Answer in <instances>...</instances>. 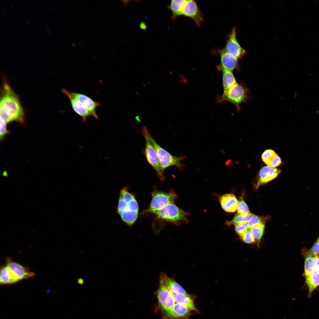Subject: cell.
Here are the masks:
<instances>
[{"instance_id": "6da1fadb", "label": "cell", "mask_w": 319, "mask_h": 319, "mask_svg": "<svg viewBox=\"0 0 319 319\" xmlns=\"http://www.w3.org/2000/svg\"><path fill=\"white\" fill-rule=\"evenodd\" d=\"M0 103V118L7 124L13 121L25 123V114L19 98L7 81L3 80Z\"/></svg>"}, {"instance_id": "7a4b0ae2", "label": "cell", "mask_w": 319, "mask_h": 319, "mask_svg": "<svg viewBox=\"0 0 319 319\" xmlns=\"http://www.w3.org/2000/svg\"><path fill=\"white\" fill-rule=\"evenodd\" d=\"M141 130L146 133L154 148L160 166L164 171L171 166H176L180 168L181 166L180 161L183 158L172 155L160 146L152 138L146 126H143Z\"/></svg>"}, {"instance_id": "3957f363", "label": "cell", "mask_w": 319, "mask_h": 319, "mask_svg": "<svg viewBox=\"0 0 319 319\" xmlns=\"http://www.w3.org/2000/svg\"><path fill=\"white\" fill-rule=\"evenodd\" d=\"M249 92L243 85L236 83L227 92H223L218 100L219 102H230L236 107L237 111L240 109V105L248 99Z\"/></svg>"}, {"instance_id": "277c9868", "label": "cell", "mask_w": 319, "mask_h": 319, "mask_svg": "<svg viewBox=\"0 0 319 319\" xmlns=\"http://www.w3.org/2000/svg\"><path fill=\"white\" fill-rule=\"evenodd\" d=\"M151 213L154 214L160 219L172 222L186 221L187 220V214L174 203L167 205Z\"/></svg>"}, {"instance_id": "5b68a950", "label": "cell", "mask_w": 319, "mask_h": 319, "mask_svg": "<svg viewBox=\"0 0 319 319\" xmlns=\"http://www.w3.org/2000/svg\"><path fill=\"white\" fill-rule=\"evenodd\" d=\"M152 199L149 207L147 210L151 213L159 210L169 204L174 203L177 196L173 191L165 192L157 190L152 193Z\"/></svg>"}, {"instance_id": "8992f818", "label": "cell", "mask_w": 319, "mask_h": 319, "mask_svg": "<svg viewBox=\"0 0 319 319\" xmlns=\"http://www.w3.org/2000/svg\"><path fill=\"white\" fill-rule=\"evenodd\" d=\"M141 133L145 139V147L144 153L147 160L156 171L158 177L161 180H163L165 178L164 171L160 166L155 148L145 132L141 130Z\"/></svg>"}, {"instance_id": "52a82bcc", "label": "cell", "mask_w": 319, "mask_h": 319, "mask_svg": "<svg viewBox=\"0 0 319 319\" xmlns=\"http://www.w3.org/2000/svg\"><path fill=\"white\" fill-rule=\"evenodd\" d=\"M156 294L161 308L169 317L175 303L174 295L166 286L160 283Z\"/></svg>"}, {"instance_id": "ba28073f", "label": "cell", "mask_w": 319, "mask_h": 319, "mask_svg": "<svg viewBox=\"0 0 319 319\" xmlns=\"http://www.w3.org/2000/svg\"><path fill=\"white\" fill-rule=\"evenodd\" d=\"M236 34V28L234 27L228 35L224 50L238 59L244 56L245 54L246 51L238 42Z\"/></svg>"}, {"instance_id": "9c48e42d", "label": "cell", "mask_w": 319, "mask_h": 319, "mask_svg": "<svg viewBox=\"0 0 319 319\" xmlns=\"http://www.w3.org/2000/svg\"><path fill=\"white\" fill-rule=\"evenodd\" d=\"M69 94L80 103L91 113L92 116L96 119L98 117L96 113L97 108L100 106L99 102L95 101L87 96L74 92H70Z\"/></svg>"}, {"instance_id": "30bf717a", "label": "cell", "mask_w": 319, "mask_h": 319, "mask_svg": "<svg viewBox=\"0 0 319 319\" xmlns=\"http://www.w3.org/2000/svg\"><path fill=\"white\" fill-rule=\"evenodd\" d=\"M183 15L191 18L198 26L203 21L201 12L194 0H186L183 10Z\"/></svg>"}, {"instance_id": "8fae6325", "label": "cell", "mask_w": 319, "mask_h": 319, "mask_svg": "<svg viewBox=\"0 0 319 319\" xmlns=\"http://www.w3.org/2000/svg\"><path fill=\"white\" fill-rule=\"evenodd\" d=\"M281 172L277 168L268 166L262 167L259 171L258 176V181L255 185L257 189L260 186L265 184L276 178Z\"/></svg>"}, {"instance_id": "7c38bea8", "label": "cell", "mask_w": 319, "mask_h": 319, "mask_svg": "<svg viewBox=\"0 0 319 319\" xmlns=\"http://www.w3.org/2000/svg\"><path fill=\"white\" fill-rule=\"evenodd\" d=\"M6 266L19 281L32 277L35 274L20 264L7 259Z\"/></svg>"}, {"instance_id": "4fadbf2b", "label": "cell", "mask_w": 319, "mask_h": 319, "mask_svg": "<svg viewBox=\"0 0 319 319\" xmlns=\"http://www.w3.org/2000/svg\"><path fill=\"white\" fill-rule=\"evenodd\" d=\"M160 283L166 286L173 295L178 294H188L173 279L166 274L161 272L160 275Z\"/></svg>"}, {"instance_id": "5bb4252c", "label": "cell", "mask_w": 319, "mask_h": 319, "mask_svg": "<svg viewBox=\"0 0 319 319\" xmlns=\"http://www.w3.org/2000/svg\"><path fill=\"white\" fill-rule=\"evenodd\" d=\"M219 199L222 208L225 211L233 213L237 210L238 201L233 194L227 193L220 196Z\"/></svg>"}, {"instance_id": "9a60e30c", "label": "cell", "mask_w": 319, "mask_h": 319, "mask_svg": "<svg viewBox=\"0 0 319 319\" xmlns=\"http://www.w3.org/2000/svg\"><path fill=\"white\" fill-rule=\"evenodd\" d=\"M61 91L63 93L68 97L73 110L81 117L83 122H86L88 117L92 116L90 112L70 95L68 91L64 89H62Z\"/></svg>"}, {"instance_id": "2e32d148", "label": "cell", "mask_w": 319, "mask_h": 319, "mask_svg": "<svg viewBox=\"0 0 319 319\" xmlns=\"http://www.w3.org/2000/svg\"><path fill=\"white\" fill-rule=\"evenodd\" d=\"M221 68L232 71L237 66V59L231 55L224 50L220 52Z\"/></svg>"}, {"instance_id": "e0dca14e", "label": "cell", "mask_w": 319, "mask_h": 319, "mask_svg": "<svg viewBox=\"0 0 319 319\" xmlns=\"http://www.w3.org/2000/svg\"><path fill=\"white\" fill-rule=\"evenodd\" d=\"M191 310L183 305L175 303L169 317L187 319L190 314Z\"/></svg>"}, {"instance_id": "ac0fdd59", "label": "cell", "mask_w": 319, "mask_h": 319, "mask_svg": "<svg viewBox=\"0 0 319 319\" xmlns=\"http://www.w3.org/2000/svg\"><path fill=\"white\" fill-rule=\"evenodd\" d=\"M19 280L6 266L1 268L0 273V283L9 284L16 283Z\"/></svg>"}, {"instance_id": "d6986e66", "label": "cell", "mask_w": 319, "mask_h": 319, "mask_svg": "<svg viewBox=\"0 0 319 319\" xmlns=\"http://www.w3.org/2000/svg\"><path fill=\"white\" fill-rule=\"evenodd\" d=\"M222 71L223 92L228 90L237 82L232 71L221 68Z\"/></svg>"}, {"instance_id": "ffe728a7", "label": "cell", "mask_w": 319, "mask_h": 319, "mask_svg": "<svg viewBox=\"0 0 319 319\" xmlns=\"http://www.w3.org/2000/svg\"><path fill=\"white\" fill-rule=\"evenodd\" d=\"M305 278L308 289V297L310 298L314 290L319 285V270H315L311 275Z\"/></svg>"}, {"instance_id": "44dd1931", "label": "cell", "mask_w": 319, "mask_h": 319, "mask_svg": "<svg viewBox=\"0 0 319 319\" xmlns=\"http://www.w3.org/2000/svg\"><path fill=\"white\" fill-rule=\"evenodd\" d=\"M175 303L183 305L191 310L197 311L193 300L189 294H178L174 295Z\"/></svg>"}, {"instance_id": "7402d4cb", "label": "cell", "mask_w": 319, "mask_h": 319, "mask_svg": "<svg viewBox=\"0 0 319 319\" xmlns=\"http://www.w3.org/2000/svg\"><path fill=\"white\" fill-rule=\"evenodd\" d=\"M185 0H172L168 6L172 13V19L183 15V10Z\"/></svg>"}, {"instance_id": "603a6c76", "label": "cell", "mask_w": 319, "mask_h": 319, "mask_svg": "<svg viewBox=\"0 0 319 319\" xmlns=\"http://www.w3.org/2000/svg\"><path fill=\"white\" fill-rule=\"evenodd\" d=\"M254 215L250 212L245 215H242L239 213L236 214L233 218L230 221H227L225 224L228 226L238 224L247 223Z\"/></svg>"}, {"instance_id": "cb8c5ba5", "label": "cell", "mask_w": 319, "mask_h": 319, "mask_svg": "<svg viewBox=\"0 0 319 319\" xmlns=\"http://www.w3.org/2000/svg\"><path fill=\"white\" fill-rule=\"evenodd\" d=\"M122 219L129 225L132 224L136 220L138 212L126 210L123 211L120 215Z\"/></svg>"}, {"instance_id": "d4e9b609", "label": "cell", "mask_w": 319, "mask_h": 319, "mask_svg": "<svg viewBox=\"0 0 319 319\" xmlns=\"http://www.w3.org/2000/svg\"><path fill=\"white\" fill-rule=\"evenodd\" d=\"M265 222L261 223L252 228L251 232L255 242L259 243L261 238L264 230Z\"/></svg>"}, {"instance_id": "484cf974", "label": "cell", "mask_w": 319, "mask_h": 319, "mask_svg": "<svg viewBox=\"0 0 319 319\" xmlns=\"http://www.w3.org/2000/svg\"><path fill=\"white\" fill-rule=\"evenodd\" d=\"M315 271L313 264V258L307 256L305 262L304 274L305 277L311 275Z\"/></svg>"}, {"instance_id": "4316f807", "label": "cell", "mask_w": 319, "mask_h": 319, "mask_svg": "<svg viewBox=\"0 0 319 319\" xmlns=\"http://www.w3.org/2000/svg\"><path fill=\"white\" fill-rule=\"evenodd\" d=\"M237 210V213L245 215L249 213V208L242 198L240 197L238 201Z\"/></svg>"}, {"instance_id": "83f0119b", "label": "cell", "mask_w": 319, "mask_h": 319, "mask_svg": "<svg viewBox=\"0 0 319 319\" xmlns=\"http://www.w3.org/2000/svg\"><path fill=\"white\" fill-rule=\"evenodd\" d=\"M265 220L263 217L254 215L247 223L248 229H251L258 224L265 222Z\"/></svg>"}, {"instance_id": "f1b7e54d", "label": "cell", "mask_w": 319, "mask_h": 319, "mask_svg": "<svg viewBox=\"0 0 319 319\" xmlns=\"http://www.w3.org/2000/svg\"><path fill=\"white\" fill-rule=\"evenodd\" d=\"M276 154L272 150L268 149L265 151L261 156L263 161L267 164L275 157Z\"/></svg>"}, {"instance_id": "f546056e", "label": "cell", "mask_w": 319, "mask_h": 319, "mask_svg": "<svg viewBox=\"0 0 319 319\" xmlns=\"http://www.w3.org/2000/svg\"><path fill=\"white\" fill-rule=\"evenodd\" d=\"M240 238L243 241L247 243H252L255 242L252 235L250 229H248L245 232L240 236Z\"/></svg>"}, {"instance_id": "4dcf8cb0", "label": "cell", "mask_w": 319, "mask_h": 319, "mask_svg": "<svg viewBox=\"0 0 319 319\" xmlns=\"http://www.w3.org/2000/svg\"><path fill=\"white\" fill-rule=\"evenodd\" d=\"M120 196L127 203L135 198L133 195L128 192L126 188L121 190Z\"/></svg>"}, {"instance_id": "1f68e13d", "label": "cell", "mask_w": 319, "mask_h": 319, "mask_svg": "<svg viewBox=\"0 0 319 319\" xmlns=\"http://www.w3.org/2000/svg\"><path fill=\"white\" fill-rule=\"evenodd\" d=\"M247 223H240L235 225V230L238 235L241 236L248 230V227Z\"/></svg>"}, {"instance_id": "d6a6232c", "label": "cell", "mask_w": 319, "mask_h": 319, "mask_svg": "<svg viewBox=\"0 0 319 319\" xmlns=\"http://www.w3.org/2000/svg\"><path fill=\"white\" fill-rule=\"evenodd\" d=\"M7 124L0 118V139L3 140L5 136L9 133L7 128Z\"/></svg>"}, {"instance_id": "836d02e7", "label": "cell", "mask_w": 319, "mask_h": 319, "mask_svg": "<svg viewBox=\"0 0 319 319\" xmlns=\"http://www.w3.org/2000/svg\"><path fill=\"white\" fill-rule=\"evenodd\" d=\"M306 254L307 256H310L317 255L319 254V242L317 241L312 247L307 251Z\"/></svg>"}, {"instance_id": "e575fe53", "label": "cell", "mask_w": 319, "mask_h": 319, "mask_svg": "<svg viewBox=\"0 0 319 319\" xmlns=\"http://www.w3.org/2000/svg\"><path fill=\"white\" fill-rule=\"evenodd\" d=\"M127 205L128 203L120 196L117 211L118 212L120 215L122 214L123 212L126 209Z\"/></svg>"}, {"instance_id": "d590c367", "label": "cell", "mask_w": 319, "mask_h": 319, "mask_svg": "<svg viewBox=\"0 0 319 319\" xmlns=\"http://www.w3.org/2000/svg\"><path fill=\"white\" fill-rule=\"evenodd\" d=\"M138 205L135 198L128 203L127 206L124 211L131 210L138 212Z\"/></svg>"}, {"instance_id": "8d00e7d4", "label": "cell", "mask_w": 319, "mask_h": 319, "mask_svg": "<svg viewBox=\"0 0 319 319\" xmlns=\"http://www.w3.org/2000/svg\"><path fill=\"white\" fill-rule=\"evenodd\" d=\"M281 163L280 157L276 154L274 158L267 165L268 166L275 168L279 166Z\"/></svg>"}, {"instance_id": "74e56055", "label": "cell", "mask_w": 319, "mask_h": 319, "mask_svg": "<svg viewBox=\"0 0 319 319\" xmlns=\"http://www.w3.org/2000/svg\"><path fill=\"white\" fill-rule=\"evenodd\" d=\"M313 264L315 270H319V257L318 255L313 257Z\"/></svg>"}, {"instance_id": "f35d334b", "label": "cell", "mask_w": 319, "mask_h": 319, "mask_svg": "<svg viewBox=\"0 0 319 319\" xmlns=\"http://www.w3.org/2000/svg\"><path fill=\"white\" fill-rule=\"evenodd\" d=\"M46 31H48V32L49 33H50L51 34V32H50V31H49V30H47V29H46Z\"/></svg>"}, {"instance_id": "ab89813d", "label": "cell", "mask_w": 319, "mask_h": 319, "mask_svg": "<svg viewBox=\"0 0 319 319\" xmlns=\"http://www.w3.org/2000/svg\"><path fill=\"white\" fill-rule=\"evenodd\" d=\"M136 94L137 95H139V94L137 92H136Z\"/></svg>"}, {"instance_id": "60d3db41", "label": "cell", "mask_w": 319, "mask_h": 319, "mask_svg": "<svg viewBox=\"0 0 319 319\" xmlns=\"http://www.w3.org/2000/svg\"><path fill=\"white\" fill-rule=\"evenodd\" d=\"M317 241H318V242H319V237H318V240H317Z\"/></svg>"}, {"instance_id": "b9f144b4", "label": "cell", "mask_w": 319, "mask_h": 319, "mask_svg": "<svg viewBox=\"0 0 319 319\" xmlns=\"http://www.w3.org/2000/svg\"><path fill=\"white\" fill-rule=\"evenodd\" d=\"M27 22H28V23H29V24H30V22L29 21H27Z\"/></svg>"}, {"instance_id": "7bdbcfd3", "label": "cell", "mask_w": 319, "mask_h": 319, "mask_svg": "<svg viewBox=\"0 0 319 319\" xmlns=\"http://www.w3.org/2000/svg\"><path fill=\"white\" fill-rule=\"evenodd\" d=\"M10 6H11V7H12L13 8V6H12V5L11 4H10Z\"/></svg>"}, {"instance_id": "ee69618b", "label": "cell", "mask_w": 319, "mask_h": 319, "mask_svg": "<svg viewBox=\"0 0 319 319\" xmlns=\"http://www.w3.org/2000/svg\"><path fill=\"white\" fill-rule=\"evenodd\" d=\"M3 12H4V13H6V11H4V10H3Z\"/></svg>"}, {"instance_id": "f6af8a7d", "label": "cell", "mask_w": 319, "mask_h": 319, "mask_svg": "<svg viewBox=\"0 0 319 319\" xmlns=\"http://www.w3.org/2000/svg\"><path fill=\"white\" fill-rule=\"evenodd\" d=\"M19 19L22 22V19H21L19 18Z\"/></svg>"}]
</instances>
